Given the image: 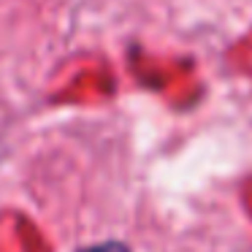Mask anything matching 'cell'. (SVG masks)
<instances>
[{"instance_id": "obj_1", "label": "cell", "mask_w": 252, "mask_h": 252, "mask_svg": "<svg viewBox=\"0 0 252 252\" xmlns=\"http://www.w3.org/2000/svg\"><path fill=\"white\" fill-rule=\"evenodd\" d=\"M79 252H130V247L117 241V239H111V241H100V244L84 247V250H79Z\"/></svg>"}]
</instances>
